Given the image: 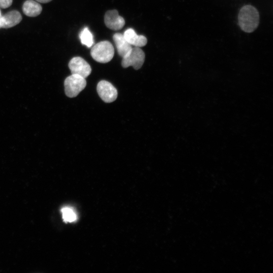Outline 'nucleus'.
<instances>
[{"mask_svg":"<svg viewBox=\"0 0 273 273\" xmlns=\"http://www.w3.org/2000/svg\"><path fill=\"white\" fill-rule=\"evenodd\" d=\"M86 85V79L77 75L72 74L64 81L65 94L69 98L76 97L85 88Z\"/></svg>","mask_w":273,"mask_h":273,"instance_id":"nucleus-3","label":"nucleus"},{"mask_svg":"<svg viewBox=\"0 0 273 273\" xmlns=\"http://www.w3.org/2000/svg\"><path fill=\"white\" fill-rule=\"evenodd\" d=\"M97 92L101 99L106 103L115 101L118 97L117 89L106 81H101L97 85Z\"/></svg>","mask_w":273,"mask_h":273,"instance_id":"nucleus-6","label":"nucleus"},{"mask_svg":"<svg viewBox=\"0 0 273 273\" xmlns=\"http://www.w3.org/2000/svg\"><path fill=\"white\" fill-rule=\"evenodd\" d=\"M260 23V15L257 9L251 5H245L239 14V24L244 32L250 33L256 30Z\"/></svg>","mask_w":273,"mask_h":273,"instance_id":"nucleus-1","label":"nucleus"},{"mask_svg":"<svg viewBox=\"0 0 273 273\" xmlns=\"http://www.w3.org/2000/svg\"><path fill=\"white\" fill-rule=\"evenodd\" d=\"M81 43L88 48L92 47L94 44L93 35L88 28L84 29L79 35Z\"/></svg>","mask_w":273,"mask_h":273,"instance_id":"nucleus-12","label":"nucleus"},{"mask_svg":"<svg viewBox=\"0 0 273 273\" xmlns=\"http://www.w3.org/2000/svg\"><path fill=\"white\" fill-rule=\"evenodd\" d=\"M115 49L107 41L96 44L91 51V57L97 62L106 63L110 62L114 57Z\"/></svg>","mask_w":273,"mask_h":273,"instance_id":"nucleus-2","label":"nucleus"},{"mask_svg":"<svg viewBox=\"0 0 273 273\" xmlns=\"http://www.w3.org/2000/svg\"><path fill=\"white\" fill-rule=\"evenodd\" d=\"M36 1L42 3H47L52 1V0H35Z\"/></svg>","mask_w":273,"mask_h":273,"instance_id":"nucleus-15","label":"nucleus"},{"mask_svg":"<svg viewBox=\"0 0 273 273\" xmlns=\"http://www.w3.org/2000/svg\"><path fill=\"white\" fill-rule=\"evenodd\" d=\"M42 6L33 0H28L23 6L24 14L29 17H36L39 15L42 11Z\"/></svg>","mask_w":273,"mask_h":273,"instance_id":"nucleus-11","label":"nucleus"},{"mask_svg":"<svg viewBox=\"0 0 273 273\" xmlns=\"http://www.w3.org/2000/svg\"><path fill=\"white\" fill-rule=\"evenodd\" d=\"M13 0H0V8H7L12 4Z\"/></svg>","mask_w":273,"mask_h":273,"instance_id":"nucleus-14","label":"nucleus"},{"mask_svg":"<svg viewBox=\"0 0 273 273\" xmlns=\"http://www.w3.org/2000/svg\"><path fill=\"white\" fill-rule=\"evenodd\" d=\"M145 55L144 51L140 47L132 48L130 53L122 58L121 65L123 68H127L131 66L135 69L138 70L141 68L145 61Z\"/></svg>","mask_w":273,"mask_h":273,"instance_id":"nucleus-4","label":"nucleus"},{"mask_svg":"<svg viewBox=\"0 0 273 273\" xmlns=\"http://www.w3.org/2000/svg\"><path fill=\"white\" fill-rule=\"evenodd\" d=\"M113 40L116 45L118 52L122 58L128 54L132 49L130 45L124 37L123 34L117 33L113 36Z\"/></svg>","mask_w":273,"mask_h":273,"instance_id":"nucleus-10","label":"nucleus"},{"mask_svg":"<svg viewBox=\"0 0 273 273\" xmlns=\"http://www.w3.org/2000/svg\"><path fill=\"white\" fill-rule=\"evenodd\" d=\"M104 22L108 28L114 30H121L125 25L124 18L117 10L107 11L104 16Z\"/></svg>","mask_w":273,"mask_h":273,"instance_id":"nucleus-7","label":"nucleus"},{"mask_svg":"<svg viewBox=\"0 0 273 273\" xmlns=\"http://www.w3.org/2000/svg\"><path fill=\"white\" fill-rule=\"evenodd\" d=\"M63 221L65 223H72L76 221L78 216L75 211L68 207L63 208L61 210Z\"/></svg>","mask_w":273,"mask_h":273,"instance_id":"nucleus-13","label":"nucleus"},{"mask_svg":"<svg viewBox=\"0 0 273 273\" xmlns=\"http://www.w3.org/2000/svg\"><path fill=\"white\" fill-rule=\"evenodd\" d=\"M68 67L71 74L77 75L85 79L87 78L92 72V69L90 64L80 57H75L71 59L69 62Z\"/></svg>","mask_w":273,"mask_h":273,"instance_id":"nucleus-5","label":"nucleus"},{"mask_svg":"<svg viewBox=\"0 0 273 273\" xmlns=\"http://www.w3.org/2000/svg\"><path fill=\"white\" fill-rule=\"evenodd\" d=\"M22 16L16 10L10 11L0 17V29H9L19 24L22 21Z\"/></svg>","mask_w":273,"mask_h":273,"instance_id":"nucleus-8","label":"nucleus"},{"mask_svg":"<svg viewBox=\"0 0 273 273\" xmlns=\"http://www.w3.org/2000/svg\"><path fill=\"white\" fill-rule=\"evenodd\" d=\"M1 15H2L1 11V10H0V17H1Z\"/></svg>","mask_w":273,"mask_h":273,"instance_id":"nucleus-16","label":"nucleus"},{"mask_svg":"<svg viewBox=\"0 0 273 273\" xmlns=\"http://www.w3.org/2000/svg\"><path fill=\"white\" fill-rule=\"evenodd\" d=\"M123 36L125 40L132 46L137 47L145 46L148 43L147 38L145 36L138 35L133 29L126 30Z\"/></svg>","mask_w":273,"mask_h":273,"instance_id":"nucleus-9","label":"nucleus"}]
</instances>
